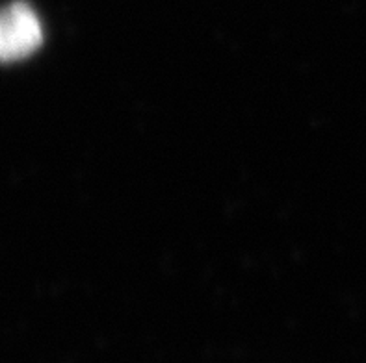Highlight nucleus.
<instances>
[{
  "label": "nucleus",
  "mask_w": 366,
  "mask_h": 363,
  "mask_svg": "<svg viewBox=\"0 0 366 363\" xmlns=\"http://www.w3.org/2000/svg\"><path fill=\"white\" fill-rule=\"evenodd\" d=\"M43 26L26 2H11L0 9V63L24 60L41 46Z\"/></svg>",
  "instance_id": "f257e3e1"
}]
</instances>
